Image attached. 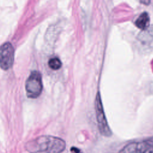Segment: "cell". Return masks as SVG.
<instances>
[{"mask_svg":"<svg viewBox=\"0 0 153 153\" xmlns=\"http://www.w3.org/2000/svg\"><path fill=\"white\" fill-rule=\"evenodd\" d=\"M66 143L60 138L51 136H41L26 143V150L31 152L57 153L64 151Z\"/></svg>","mask_w":153,"mask_h":153,"instance_id":"cell-1","label":"cell"},{"mask_svg":"<svg viewBox=\"0 0 153 153\" xmlns=\"http://www.w3.org/2000/svg\"><path fill=\"white\" fill-rule=\"evenodd\" d=\"M95 111L98 128L100 133L104 136L109 137L112 134V131L108 125L99 92H97L95 99Z\"/></svg>","mask_w":153,"mask_h":153,"instance_id":"cell-2","label":"cell"},{"mask_svg":"<svg viewBox=\"0 0 153 153\" xmlns=\"http://www.w3.org/2000/svg\"><path fill=\"white\" fill-rule=\"evenodd\" d=\"M25 88L28 97L35 99L41 93L42 90V78L38 71H33L27 78Z\"/></svg>","mask_w":153,"mask_h":153,"instance_id":"cell-3","label":"cell"},{"mask_svg":"<svg viewBox=\"0 0 153 153\" xmlns=\"http://www.w3.org/2000/svg\"><path fill=\"white\" fill-rule=\"evenodd\" d=\"M14 59V50L10 42L0 46V68L7 71L11 68Z\"/></svg>","mask_w":153,"mask_h":153,"instance_id":"cell-4","label":"cell"},{"mask_svg":"<svg viewBox=\"0 0 153 153\" xmlns=\"http://www.w3.org/2000/svg\"><path fill=\"white\" fill-rule=\"evenodd\" d=\"M120 152L125 153L153 152V139L139 142L128 143L125 146Z\"/></svg>","mask_w":153,"mask_h":153,"instance_id":"cell-5","label":"cell"},{"mask_svg":"<svg viewBox=\"0 0 153 153\" xmlns=\"http://www.w3.org/2000/svg\"><path fill=\"white\" fill-rule=\"evenodd\" d=\"M138 40L140 44L145 46L153 45V25L148 27L138 35Z\"/></svg>","mask_w":153,"mask_h":153,"instance_id":"cell-6","label":"cell"},{"mask_svg":"<svg viewBox=\"0 0 153 153\" xmlns=\"http://www.w3.org/2000/svg\"><path fill=\"white\" fill-rule=\"evenodd\" d=\"M150 18L147 12H143L135 21V25L139 29L145 30L149 27Z\"/></svg>","mask_w":153,"mask_h":153,"instance_id":"cell-7","label":"cell"},{"mask_svg":"<svg viewBox=\"0 0 153 153\" xmlns=\"http://www.w3.org/2000/svg\"><path fill=\"white\" fill-rule=\"evenodd\" d=\"M62 62L57 57H53L48 61V66L53 70H58L62 66Z\"/></svg>","mask_w":153,"mask_h":153,"instance_id":"cell-8","label":"cell"},{"mask_svg":"<svg viewBox=\"0 0 153 153\" xmlns=\"http://www.w3.org/2000/svg\"><path fill=\"white\" fill-rule=\"evenodd\" d=\"M140 3L145 5H149L151 3V0H139Z\"/></svg>","mask_w":153,"mask_h":153,"instance_id":"cell-9","label":"cell"},{"mask_svg":"<svg viewBox=\"0 0 153 153\" xmlns=\"http://www.w3.org/2000/svg\"><path fill=\"white\" fill-rule=\"evenodd\" d=\"M71 151H72V152H79V150L77 149L76 148H72L71 149Z\"/></svg>","mask_w":153,"mask_h":153,"instance_id":"cell-10","label":"cell"}]
</instances>
